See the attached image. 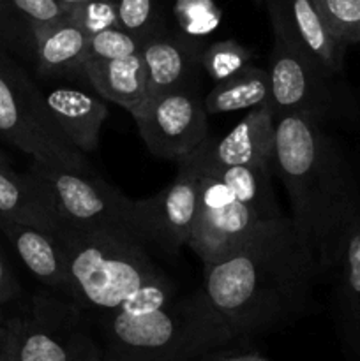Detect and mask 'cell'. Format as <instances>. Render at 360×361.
Segmentation results:
<instances>
[{"label": "cell", "mask_w": 360, "mask_h": 361, "mask_svg": "<svg viewBox=\"0 0 360 361\" xmlns=\"http://www.w3.org/2000/svg\"><path fill=\"white\" fill-rule=\"evenodd\" d=\"M320 263L289 217L261 222L233 252L207 264L201 289L233 338L272 334L309 314Z\"/></svg>", "instance_id": "1"}, {"label": "cell", "mask_w": 360, "mask_h": 361, "mask_svg": "<svg viewBox=\"0 0 360 361\" xmlns=\"http://www.w3.org/2000/svg\"><path fill=\"white\" fill-rule=\"evenodd\" d=\"M275 173L288 192L293 228L328 274L360 214L355 166L323 126L284 115L275 118Z\"/></svg>", "instance_id": "2"}, {"label": "cell", "mask_w": 360, "mask_h": 361, "mask_svg": "<svg viewBox=\"0 0 360 361\" xmlns=\"http://www.w3.org/2000/svg\"><path fill=\"white\" fill-rule=\"evenodd\" d=\"M104 361H191L233 342L203 289L145 314H102Z\"/></svg>", "instance_id": "3"}, {"label": "cell", "mask_w": 360, "mask_h": 361, "mask_svg": "<svg viewBox=\"0 0 360 361\" xmlns=\"http://www.w3.org/2000/svg\"><path fill=\"white\" fill-rule=\"evenodd\" d=\"M66 252L71 302L81 310L108 314L150 282L166 277L143 243L112 231H71L59 235Z\"/></svg>", "instance_id": "4"}, {"label": "cell", "mask_w": 360, "mask_h": 361, "mask_svg": "<svg viewBox=\"0 0 360 361\" xmlns=\"http://www.w3.org/2000/svg\"><path fill=\"white\" fill-rule=\"evenodd\" d=\"M23 175L59 222L60 231H112L143 243L136 226L134 200L97 175L69 171L37 161H32Z\"/></svg>", "instance_id": "5"}, {"label": "cell", "mask_w": 360, "mask_h": 361, "mask_svg": "<svg viewBox=\"0 0 360 361\" xmlns=\"http://www.w3.org/2000/svg\"><path fill=\"white\" fill-rule=\"evenodd\" d=\"M0 137L32 161L69 171L95 175L85 154L71 147L46 108L39 90L23 67L0 51Z\"/></svg>", "instance_id": "6"}, {"label": "cell", "mask_w": 360, "mask_h": 361, "mask_svg": "<svg viewBox=\"0 0 360 361\" xmlns=\"http://www.w3.org/2000/svg\"><path fill=\"white\" fill-rule=\"evenodd\" d=\"M268 76L267 106L274 118L293 115L325 127L353 111L349 94L337 80L339 74L321 66L300 46L274 39Z\"/></svg>", "instance_id": "7"}, {"label": "cell", "mask_w": 360, "mask_h": 361, "mask_svg": "<svg viewBox=\"0 0 360 361\" xmlns=\"http://www.w3.org/2000/svg\"><path fill=\"white\" fill-rule=\"evenodd\" d=\"M7 323L11 361H104L101 344L85 328L81 309L71 300L37 295L27 316Z\"/></svg>", "instance_id": "8"}, {"label": "cell", "mask_w": 360, "mask_h": 361, "mask_svg": "<svg viewBox=\"0 0 360 361\" xmlns=\"http://www.w3.org/2000/svg\"><path fill=\"white\" fill-rule=\"evenodd\" d=\"M212 140L180 159L179 169L166 189L145 200H134L136 226L143 243H152L166 254H176L187 245L196 217L203 176L210 164Z\"/></svg>", "instance_id": "9"}, {"label": "cell", "mask_w": 360, "mask_h": 361, "mask_svg": "<svg viewBox=\"0 0 360 361\" xmlns=\"http://www.w3.org/2000/svg\"><path fill=\"white\" fill-rule=\"evenodd\" d=\"M134 122L148 152L169 161L179 162L208 140V113L196 85L148 97Z\"/></svg>", "instance_id": "10"}, {"label": "cell", "mask_w": 360, "mask_h": 361, "mask_svg": "<svg viewBox=\"0 0 360 361\" xmlns=\"http://www.w3.org/2000/svg\"><path fill=\"white\" fill-rule=\"evenodd\" d=\"M261 222L236 200L210 161L201 182L196 217L187 242L203 267L233 252L256 231Z\"/></svg>", "instance_id": "11"}, {"label": "cell", "mask_w": 360, "mask_h": 361, "mask_svg": "<svg viewBox=\"0 0 360 361\" xmlns=\"http://www.w3.org/2000/svg\"><path fill=\"white\" fill-rule=\"evenodd\" d=\"M203 49V39L166 27L143 41L140 55L147 73L148 97L196 85Z\"/></svg>", "instance_id": "12"}, {"label": "cell", "mask_w": 360, "mask_h": 361, "mask_svg": "<svg viewBox=\"0 0 360 361\" xmlns=\"http://www.w3.org/2000/svg\"><path fill=\"white\" fill-rule=\"evenodd\" d=\"M270 20L274 39L307 49L334 74L344 67L346 46L341 44L321 21L313 0H260Z\"/></svg>", "instance_id": "13"}, {"label": "cell", "mask_w": 360, "mask_h": 361, "mask_svg": "<svg viewBox=\"0 0 360 361\" xmlns=\"http://www.w3.org/2000/svg\"><path fill=\"white\" fill-rule=\"evenodd\" d=\"M332 271L335 324L348 358L360 361V214L346 229Z\"/></svg>", "instance_id": "14"}, {"label": "cell", "mask_w": 360, "mask_h": 361, "mask_svg": "<svg viewBox=\"0 0 360 361\" xmlns=\"http://www.w3.org/2000/svg\"><path fill=\"white\" fill-rule=\"evenodd\" d=\"M215 168L258 166L275 171V118L267 104L249 109L222 140L212 141Z\"/></svg>", "instance_id": "15"}, {"label": "cell", "mask_w": 360, "mask_h": 361, "mask_svg": "<svg viewBox=\"0 0 360 361\" xmlns=\"http://www.w3.org/2000/svg\"><path fill=\"white\" fill-rule=\"evenodd\" d=\"M46 108L67 143L81 154L99 147V136L109 115L104 99L74 87H55L44 92Z\"/></svg>", "instance_id": "16"}, {"label": "cell", "mask_w": 360, "mask_h": 361, "mask_svg": "<svg viewBox=\"0 0 360 361\" xmlns=\"http://www.w3.org/2000/svg\"><path fill=\"white\" fill-rule=\"evenodd\" d=\"M0 229L14 247L27 270L48 288L66 298L71 296L66 252L56 236L21 222L0 221Z\"/></svg>", "instance_id": "17"}, {"label": "cell", "mask_w": 360, "mask_h": 361, "mask_svg": "<svg viewBox=\"0 0 360 361\" xmlns=\"http://www.w3.org/2000/svg\"><path fill=\"white\" fill-rule=\"evenodd\" d=\"M64 18L59 0H0V51L28 62L39 34Z\"/></svg>", "instance_id": "18"}, {"label": "cell", "mask_w": 360, "mask_h": 361, "mask_svg": "<svg viewBox=\"0 0 360 361\" xmlns=\"http://www.w3.org/2000/svg\"><path fill=\"white\" fill-rule=\"evenodd\" d=\"M88 35L64 18L39 34L28 63L41 80L83 78L88 59Z\"/></svg>", "instance_id": "19"}, {"label": "cell", "mask_w": 360, "mask_h": 361, "mask_svg": "<svg viewBox=\"0 0 360 361\" xmlns=\"http://www.w3.org/2000/svg\"><path fill=\"white\" fill-rule=\"evenodd\" d=\"M83 80L92 85L99 97L115 102L133 118L148 101L147 73L140 53L115 60H85Z\"/></svg>", "instance_id": "20"}, {"label": "cell", "mask_w": 360, "mask_h": 361, "mask_svg": "<svg viewBox=\"0 0 360 361\" xmlns=\"http://www.w3.org/2000/svg\"><path fill=\"white\" fill-rule=\"evenodd\" d=\"M0 221L34 226L56 238L60 235V226L52 212L42 203L27 176L14 171L9 162H0Z\"/></svg>", "instance_id": "21"}, {"label": "cell", "mask_w": 360, "mask_h": 361, "mask_svg": "<svg viewBox=\"0 0 360 361\" xmlns=\"http://www.w3.org/2000/svg\"><path fill=\"white\" fill-rule=\"evenodd\" d=\"M270 97V76L268 69L247 66L232 78L219 81L203 97L208 115L254 109L263 106Z\"/></svg>", "instance_id": "22"}, {"label": "cell", "mask_w": 360, "mask_h": 361, "mask_svg": "<svg viewBox=\"0 0 360 361\" xmlns=\"http://www.w3.org/2000/svg\"><path fill=\"white\" fill-rule=\"evenodd\" d=\"M215 169L222 182L235 194L236 200L246 204L260 221H274L282 217L272 187L274 169L258 168V166H228V168Z\"/></svg>", "instance_id": "23"}, {"label": "cell", "mask_w": 360, "mask_h": 361, "mask_svg": "<svg viewBox=\"0 0 360 361\" xmlns=\"http://www.w3.org/2000/svg\"><path fill=\"white\" fill-rule=\"evenodd\" d=\"M253 56L254 53L240 44L239 41L224 39V41L205 46L203 55H201V71L214 83H219L249 66Z\"/></svg>", "instance_id": "24"}, {"label": "cell", "mask_w": 360, "mask_h": 361, "mask_svg": "<svg viewBox=\"0 0 360 361\" xmlns=\"http://www.w3.org/2000/svg\"><path fill=\"white\" fill-rule=\"evenodd\" d=\"M332 37L348 48L360 42V0H313Z\"/></svg>", "instance_id": "25"}, {"label": "cell", "mask_w": 360, "mask_h": 361, "mask_svg": "<svg viewBox=\"0 0 360 361\" xmlns=\"http://www.w3.org/2000/svg\"><path fill=\"white\" fill-rule=\"evenodd\" d=\"M116 27L147 41L164 28L159 0H116Z\"/></svg>", "instance_id": "26"}, {"label": "cell", "mask_w": 360, "mask_h": 361, "mask_svg": "<svg viewBox=\"0 0 360 361\" xmlns=\"http://www.w3.org/2000/svg\"><path fill=\"white\" fill-rule=\"evenodd\" d=\"M175 18L180 32L203 39L221 23V11L212 0H176Z\"/></svg>", "instance_id": "27"}, {"label": "cell", "mask_w": 360, "mask_h": 361, "mask_svg": "<svg viewBox=\"0 0 360 361\" xmlns=\"http://www.w3.org/2000/svg\"><path fill=\"white\" fill-rule=\"evenodd\" d=\"M66 18L88 37L116 27V0H85L66 9Z\"/></svg>", "instance_id": "28"}, {"label": "cell", "mask_w": 360, "mask_h": 361, "mask_svg": "<svg viewBox=\"0 0 360 361\" xmlns=\"http://www.w3.org/2000/svg\"><path fill=\"white\" fill-rule=\"evenodd\" d=\"M143 42L120 27L106 28L88 39V59L115 60L138 55ZM87 59V60H88Z\"/></svg>", "instance_id": "29"}, {"label": "cell", "mask_w": 360, "mask_h": 361, "mask_svg": "<svg viewBox=\"0 0 360 361\" xmlns=\"http://www.w3.org/2000/svg\"><path fill=\"white\" fill-rule=\"evenodd\" d=\"M175 298V286L172 284L168 277H162L159 281L150 282V284L143 286L138 289L134 295H131L122 305L113 312L129 314V316H136V314L150 312V310L159 309V307L166 305Z\"/></svg>", "instance_id": "30"}, {"label": "cell", "mask_w": 360, "mask_h": 361, "mask_svg": "<svg viewBox=\"0 0 360 361\" xmlns=\"http://www.w3.org/2000/svg\"><path fill=\"white\" fill-rule=\"evenodd\" d=\"M20 282L14 277L13 270L6 263L4 256L0 254V305L7 302H13L16 296H20Z\"/></svg>", "instance_id": "31"}, {"label": "cell", "mask_w": 360, "mask_h": 361, "mask_svg": "<svg viewBox=\"0 0 360 361\" xmlns=\"http://www.w3.org/2000/svg\"><path fill=\"white\" fill-rule=\"evenodd\" d=\"M0 361H11V330L6 319L0 323Z\"/></svg>", "instance_id": "32"}, {"label": "cell", "mask_w": 360, "mask_h": 361, "mask_svg": "<svg viewBox=\"0 0 360 361\" xmlns=\"http://www.w3.org/2000/svg\"><path fill=\"white\" fill-rule=\"evenodd\" d=\"M221 356L222 353H219V349H215V351L207 353L205 356H201L200 361H221Z\"/></svg>", "instance_id": "33"}, {"label": "cell", "mask_w": 360, "mask_h": 361, "mask_svg": "<svg viewBox=\"0 0 360 361\" xmlns=\"http://www.w3.org/2000/svg\"><path fill=\"white\" fill-rule=\"evenodd\" d=\"M81 2H85V0H59V4L64 7V9L76 6V4H81Z\"/></svg>", "instance_id": "34"}, {"label": "cell", "mask_w": 360, "mask_h": 361, "mask_svg": "<svg viewBox=\"0 0 360 361\" xmlns=\"http://www.w3.org/2000/svg\"><path fill=\"white\" fill-rule=\"evenodd\" d=\"M0 162H9V161H7V157H6V155L2 154V152H0Z\"/></svg>", "instance_id": "35"}, {"label": "cell", "mask_w": 360, "mask_h": 361, "mask_svg": "<svg viewBox=\"0 0 360 361\" xmlns=\"http://www.w3.org/2000/svg\"><path fill=\"white\" fill-rule=\"evenodd\" d=\"M4 321V316H2V309H0V323H2Z\"/></svg>", "instance_id": "36"}]
</instances>
